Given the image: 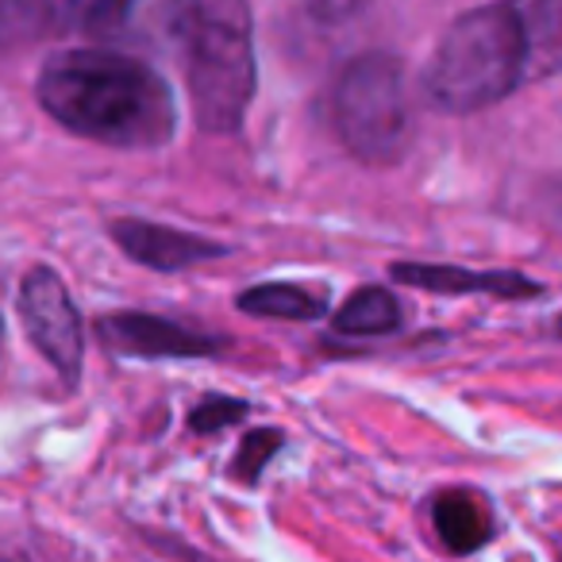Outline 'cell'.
Listing matches in <instances>:
<instances>
[{"mask_svg":"<svg viewBox=\"0 0 562 562\" xmlns=\"http://www.w3.org/2000/svg\"><path fill=\"white\" fill-rule=\"evenodd\" d=\"M524 35V78L562 70V0H508Z\"/></svg>","mask_w":562,"mask_h":562,"instance_id":"cell-10","label":"cell"},{"mask_svg":"<svg viewBox=\"0 0 562 562\" xmlns=\"http://www.w3.org/2000/svg\"><path fill=\"white\" fill-rule=\"evenodd\" d=\"M239 308L250 316H270V321H321L328 297L324 290H308L293 281H262L239 293Z\"/></svg>","mask_w":562,"mask_h":562,"instance_id":"cell-12","label":"cell"},{"mask_svg":"<svg viewBox=\"0 0 562 562\" xmlns=\"http://www.w3.org/2000/svg\"><path fill=\"white\" fill-rule=\"evenodd\" d=\"M431 524H436L439 543L451 554H470L490 543L493 536V513L482 493L474 490H447L431 505Z\"/></svg>","mask_w":562,"mask_h":562,"instance_id":"cell-11","label":"cell"},{"mask_svg":"<svg viewBox=\"0 0 562 562\" xmlns=\"http://www.w3.org/2000/svg\"><path fill=\"white\" fill-rule=\"evenodd\" d=\"M243 413H247V405H243V401L209 397V401H201V405L193 408L189 424H193V431H201V436H212V431H220V428H227V424H235Z\"/></svg>","mask_w":562,"mask_h":562,"instance_id":"cell-15","label":"cell"},{"mask_svg":"<svg viewBox=\"0 0 562 562\" xmlns=\"http://www.w3.org/2000/svg\"><path fill=\"white\" fill-rule=\"evenodd\" d=\"M20 316L24 328L32 336V344L40 347V355L66 378L78 382L81 378V355H86V336H81V316L74 308L70 293H66L63 278L47 266H35L24 273L20 285Z\"/></svg>","mask_w":562,"mask_h":562,"instance_id":"cell-6","label":"cell"},{"mask_svg":"<svg viewBox=\"0 0 562 562\" xmlns=\"http://www.w3.org/2000/svg\"><path fill=\"white\" fill-rule=\"evenodd\" d=\"M559 336H562V316H559Z\"/></svg>","mask_w":562,"mask_h":562,"instance_id":"cell-18","label":"cell"},{"mask_svg":"<svg viewBox=\"0 0 562 562\" xmlns=\"http://www.w3.org/2000/svg\"><path fill=\"white\" fill-rule=\"evenodd\" d=\"M112 239L124 247V255H132L150 270H186V266L209 262V258H224V243L181 232V227L147 224V220H116Z\"/></svg>","mask_w":562,"mask_h":562,"instance_id":"cell-9","label":"cell"},{"mask_svg":"<svg viewBox=\"0 0 562 562\" xmlns=\"http://www.w3.org/2000/svg\"><path fill=\"white\" fill-rule=\"evenodd\" d=\"M370 0H308V9L316 12L321 20H347L355 16V12L367 9Z\"/></svg>","mask_w":562,"mask_h":562,"instance_id":"cell-16","label":"cell"},{"mask_svg":"<svg viewBox=\"0 0 562 562\" xmlns=\"http://www.w3.org/2000/svg\"><path fill=\"white\" fill-rule=\"evenodd\" d=\"M170 35L178 47L196 124L232 135L255 97V47L247 0H170Z\"/></svg>","mask_w":562,"mask_h":562,"instance_id":"cell-2","label":"cell"},{"mask_svg":"<svg viewBox=\"0 0 562 562\" xmlns=\"http://www.w3.org/2000/svg\"><path fill=\"white\" fill-rule=\"evenodd\" d=\"M35 93L63 127L109 147H166L178 127L162 74L116 50H63L47 58Z\"/></svg>","mask_w":562,"mask_h":562,"instance_id":"cell-1","label":"cell"},{"mask_svg":"<svg viewBox=\"0 0 562 562\" xmlns=\"http://www.w3.org/2000/svg\"><path fill=\"white\" fill-rule=\"evenodd\" d=\"M0 336H4V324H0Z\"/></svg>","mask_w":562,"mask_h":562,"instance_id":"cell-19","label":"cell"},{"mask_svg":"<svg viewBox=\"0 0 562 562\" xmlns=\"http://www.w3.org/2000/svg\"><path fill=\"white\" fill-rule=\"evenodd\" d=\"M0 562H24V559H16V554H4V551H0Z\"/></svg>","mask_w":562,"mask_h":562,"instance_id":"cell-17","label":"cell"},{"mask_svg":"<svg viewBox=\"0 0 562 562\" xmlns=\"http://www.w3.org/2000/svg\"><path fill=\"white\" fill-rule=\"evenodd\" d=\"M393 278L413 285V290L447 293V297H505V301H528L539 297L543 285L516 270H462V266H424V262H397Z\"/></svg>","mask_w":562,"mask_h":562,"instance_id":"cell-8","label":"cell"},{"mask_svg":"<svg viewBox=\"0 0 562 562\" xmlns=\"http://www.w3.org/2000/svg\"><path fill=\"white\" fill-rule=\"evenodd\" d=\"M97 336L109 351L127 359H209L224 351L220 336L150 313H112L97 324Z\"/></svg>","mask_w":562,"mask_h":562,"instance_id":"cell-7","label":"cell"},{"mask_svg":"<svg viewBox=\"0 0 562 562\" xmlns=\"http://www.w3.org/2000/svg\"><path fill=\"white\" fill-rule=\"evenodd\" d=\"M397 324H401V305L382 285L359 290L336 316V328L344 331V336H359V339L385 336V331H393Z\"/></svg>","mask_w":562,"mask_h":562,"instance_id":"cell-13","label":"cell"},{"mask_svg":"<svg viewBox=\"0 0 562 562\" xmlns=\"http://www.w3.org/2000/svg\"><path fill=\"white\" fill-rule=\"evenodd\" d=\"M281 451V431L278 428H262V431H250L247 439L239 443V454L232 462V474L239 482H255L258 474L266 470V462Z\"/></svg>","mask_w":562,"mask_h":562,"instance_id":"cell-14","label":"cell"},{"mask_svg":"<svg viewBox=\"0 0 562 562\" xmlns=\"http://www.w3.org/2000/svg\"><path fill=\"white\" fill-rule=\"evenodd\" d=\"M135 0H0V47H32L63 35H109Z\"/></svg>","mask_w":562,"mask_h":562,"instance_id":"cell-5","label":"cell"},{"mask_svg":"<svg viewBox=\"0 0 562 562\" xmlns=\"http://www.w3.org/2000/svg\"><path fill=\"white\" fill-rule=\"evenodd\" d=\"M524 81V35L513 4H485L459 16L439 40L424 93L436 109L467 116L508 97Z\"/></svg>","mask_w":562,"mask_h":562,"instance_id":"cell-3","label":"cell"},{"mask_svg":"<svg viewBox=\"0 0 562 562\" xmlns=\"http://www.w3.org/2000/svg\"><path fill=\"white\" fill-rule=\"evenodd\" d=\"M331 112H336L339 139L351 155H359L362 162H397L413 127L405 66L378 50L359 55L339 74Z\"/></svg>","mask_w":562,"mask_h":562,"instance_id":"cell-4","label":"cell"}]
</instances>
